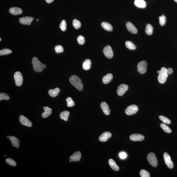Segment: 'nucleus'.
Returning a JSON list of instances; mask_svg holds the SVG:
<instances>
[{
    "label": "nucleus",
    "instance_id": "f257e3e1",
    "mask_svg": "<svg viewBox=\"0 0 177 177\" xmlns=\"http://www.w3.org/2000/svg\"><path fill=\"white\" fill-rule=\"evenodd\" d=\"M69 81L71 84L78 90L82 91L83 89V85L80 79L77 75L71 76Z\"/></svg>",
    "mask_w": 177,
    "mask_h": 177
},
{
    "label": "nucleus",
    "instance_id": "f03ea898",
    "mask_svg": "<svg viewBox=\"0 0 177 177\" xmlns=\"http://www.w3.org/2000/svg\"><path fill=\"white\" fill-rule=\"evenodd\" d=\"M32 63L33 69L35 72H42L46 67V65L45 64L42 63L36 57L33 58L32 60Z\"/></svg>",
    "mask_w": 177,
    "mask_h": 177
},
{
    "label": "nucleus",
    "instance_id": "7ed1b4c3",
    "mask_svg": "<svg viewBox=\"0 0 177 177\" xmlns=\"http://www.w3.org/2000/svg\"><path fill=\"white\" fill-rule=\"evenodd\" d=\"M168 74L167 73V69L163 67L161 68L160 73H159L158 77V80L159 83L161 84L164 83L166 82Z\"/></svg>",
    "mask_w": 177,
    "mask_h": 177
},
{
    "label": "nucleus",
    "instance_id": "20e7f679",
    "mask_svg": "<svg viewBox=\"0 0 177 177\" xmlns=\"http://www.w3.org/2000/svg\"><path fill=\"white\" fill-rule=\"evenodd\" d=\"M147 159L150 164L152 166L156 167L158 165V161L157 157L153 152L149 153L147 156Z\"/></svg>",
    "mask_w": 177,
    "mask_h": 177
},
{
    "label": "nucleus",
    "instance_id": "39448f33",
    "mask_svg": "<svg viewBox=\"0 0 177 177\" xmlns=\"http://www.w3.org/2000/svg\"><path fill=\"white\" fill-rule=\"evenodd\" d=\"M147 63L145 61H142L139 63L137 65L138 72L143 74L146 73L147 70Z\"/></svg>",
    "mask_w": 177,
    "mask_h": 177
},
{
    "label": "nucleus",
    "instance_id": "423d86ee",
    "mask_svg": "<svg viewBox=\"0 0 177 177\" xmlns=\"http://www.w3.org/2000/svg\"><path fill=\"white\" fill-rule=\"evenodd\" d=\"M14 78L16 85L17 86H20L23 84V75L20 72H17L14 73Z\"/></svg>",
    "mask_w": 177,
    "mask_h": 177
},
{
    "label": "nucleus",
    "instance_id": "0eeeda50",
    "mask_svg": "<svg viewBox=\"0 0 177 177\" xmlns=\"http://www.w3.org/2000/svg\"><path fill=\"white\" fill-rule=\"evenodd\" d=\"M138 108L135 105H131L128 106L125 110L127 115H131L136 114L138 110Z\"/></svg>",
    "mask_w": 177,
    "mask_h": 177
},
{
    "label": "nucleus",
    "instance_id": "6e6552de",
    "mask_svg": "<svg viewBox=\"0 0 177 177\" xmlns=\"http://www.w3.org/2000/svg\"><path fill=\"white\" fill-rule=\"evenodd\" d=\"M103 53L105 56L107 58L111 59L113 57L114 54L111 47L110 45H107L103 49Z\"/></svg>",
    "mask_w": 177,
    "mask_h": 177
},
{
    "label": "nucleus",
    "instance_id": "1a4fd4ad",
    "mask_svg": "<svg viewBox=\"0 0 177 177\" xmlns=\"http://www.w3.org/2000/svg\"><path fill=\"white\" fill-rule=\"evenodd\" d=\"M128 89V86L125 84H122L118 87L117 90V93L118 95L122 96Z\"/></svg>",
    "mask_w": 177,
    "mask_h": 177
},
{
    "label": "nucleus",
    "instance_id": "9d476101",
    "mask_svg": "<svg viewBox=\"0 0 177 177\" xmlns=\"http://www.w3.org/2000/svg\"><path fill=\"white\" fill-rule=\"evenodd\" d=\"M163 157L165 162L168 168L170 169L173 168L174 166L170 156L167 152H165L163 154Z\"/></svg>",
    "mask_w": 177,
    "mask_h": 177
},
{
    "label": "nucleus",
    "instance_id": "9b49d317",
    "mask_svg": "<svg viewBox=\"0 0 177 177\" xmlns=\"http://www.w3.org/2000/svg\"><path fill=\"white\" fill-rule=\"evenodd\" d=\"M19 120L22 125L29 127H31L32 126V123L30 120L24 115H21L19 116Z\"/></svg>",
    "mask_w": 177,
    "mask_h": 177
},
{
    "label": "nucleus",
    "instance_id": "f8f14e48",
    "mask_svg": "<svg viewBox=\"0 0 177 177\" xmlns=\"http://www.w3.org/2000/svg\"><path fill=\"white\" fill-rule=\"evenodd\" d=\"M34 18L31 17H22L19 19V22L20 24L25 25H31Z\"/></svg>",
    "mask_w": 177,
    "mask_h": 177
},
{
    "label": "nucleus",
    "instance_id": "ddd939ff",
    "mask_svg": "<svg viewBox=\"0 0 177 177\" xmlns=\"http://www.w3.org/2000/svg\"><path fill=\"white\" fill-rule=\"evenodd\" d=\"M130 140L134 141H141L144 139V136L140 134H135L131 135L130 136Z\"/></svg>",
    "mask_w": 177,
    "mask_h": 177
},
{
    "label": "nucleus",
    "instance_id": "4468645a",
    "mask_svg": "<svg viewBox=\"0 0 177 177\" xmlns=\"http://www.w3.org/2000/svg\"><path fill=\"white\" fill-rule=\"evenodd\" d=\"M112 134L110 132L105 131L99 137V140L100 142H105L107 141L110 137Z\"/></svg>",
    "mask_w": 177,
    "mask_h": 177
},
{
    "label": "nucleus",
    "instance_id": "2eb2a0df",
    "mask_svg": "<svg viewBox=\"0 0 177 177\" xmlns=\"http://www.w3.org/2000/svg\"><path fill=\"white\" fill-rule=\"evenodd\" d=\"M126 26L128 30L130 33L133 34H136L137 33V29L131 22H127L126 24Z\"/></svg>",
    "mask_w": 177,
    "mask_h": 177
},
{
    "label": "nucleus",
    "instance_id": "dca6fc26",
    "mask_svg": "<svg viewBox=\"0 0 177 177\" xmlns=\"http://www.w3.org/2000/svg\"><path fill=\"white\" fill-rule=\"evenodd\" d=\"M82 157V154L80 151L76 152L70 157V159L72 161L77 162L79 161Z\"/></svg>",
    "mask_w": 177,
    "mask_h": 177
},
{
    "label": "nucleus",
    "instance_id": "f3484780",
    "mask_svg": "<svg viewBox=\"0 0 177 177\" xmlns=\"http://www.w3.org/2000/svg\"><path fill=\"white\" fill-rule=\"evenodd\" d=\"M100 107L105 115H109L110 114V108L106 102H102L101 103Z\"/></svg>",
    "mask_w": 177,
    "mask_h": 177
},
{
    "label": "nucleus",
    "instance_id": "a211bd4d",
    "mask_svg": "<svg viewBox=\"0 0 177 177\" xmlns=\"http://www.w3.org/2000/svg\"><path fill=\"white\" fill-rule=\"evenodd\" d=\"M9 12L11 14L13 15L17 16L23 13V10L21 8L18 7H12L10 9Z\"/></svg>",
    "mask_w": 177,
    "mask_h": 177
},
{
    "label": "nucleus",
    "instance_id": "6ab92c4d",
    "mask_svg": "<svg viewBox=\"0 0 177 177\" xmlns=\"http://www.w3.org/2000/svg\"><path fill=\"white\" fill-rule=\"evenodd\" d=\"M44 112L42 114V116L43 118H46L52 114V109L48 107H44Z\"/></svg>",
    "mask_w": 177,
    "mask_h": 177
},
{
    "label": "nucleus",
    "instance_id": "aec40b11",
    "mask_svg": "<svg viewBox=\"0 0 177 177\" xmlns=\"http://www.w3.org/2000/svg\"><path fill=\"white\" fill-rule=\"evenodd\" d=\"M60 92V90L58 88L54 89L49 90L48 91L49 95L53 98H55L57 96Z\"/></svg>",
    "mask_w": 177,
    "mask_h": 177
},
{
    "label": "nucleus",
    "instance_id": "412c9836",
    "mask_svg": "<svg viewBox=\"0 0 177 177\" xmlns=\"http://www.w3.org/2000/svg\"><path fill=\"white\" fill-rule=\"evenodd\" d=\"M9 139L11 143L12 144L13 147L18 148L19 147V141H18L19 139L13 136H10Z\"/></svg>",
    "mask_w": 177,
    "mask_h": 177
},
{
    "label": "nucleus",
    "instance_id": "4be33fe9",
    "mask_svg": "<svg viewBox=\"0 0 177 177\" xmlns=\"http://www.w3.org/2000/svg\"><path fill=\"white\" fill-rule=\"evenodd\" d=\"M135 5L138 8H144L146 6V4L144 0H135L134 2Z\"/></svg>",
    "mask_w": 177,
    "mask_h": 177
},
{
    "label": "nucleus",
    "instance_id": "5701e85b",
    "mask_svg": "<svg viewBox=\"0 0 177 177\" xmlns=\"http://www.w3.org/2000/svg\"><path fill=\"white\" fill-rule=\"evenodd\" d=\"M113 76L111 73H108L104 76L102 78V82L104 84H107L110 83L113 79Z\"/></svg>",
    "mask_w": 177,
    "mask_h": 177
},
{
    "label": "nucleus",
    "instance_id": "b1692460",
    "mask_svg": "<svg viewBox=\"0 0 177 177\" xmlns=\"http://www.w3.org/2000/svg\"><path fill=\"white\" fill-rule=\"evenodd\" d=\"M109 164L112 169L115 171H118L120 169V168L117 165L114 160L110 159L109 160Z\"/></svg>",
    "mask_w": 177,
    "mask_h": 177
},
{
    "label": "nucleus",
    "instance_id": "393cba45",
    "mask_svg": "<svg viewBox=\"0 0 177 177\" xmlns=\"http://www.w3.org/2000/svg\"><path fill=\"white\" fill-rule=\"evenodd\" d=\"M101 26L105 30L111 32L113 30V27L110 23L106 22H103L101 24Z\"/></svg>",
    "mask_w": 177,
    "mask_h": 177
},
{
    "label": "nucleus",
    "instance_id": "a878e982",
    "mask_svg": "<svg viewBox=\"0 0 177 177\" xmlns=\"http://www.w3.org/2000/svg\"><path fill=\"white\" fill-rule=\"evenodd\" d=\"M91 65V61L89 59H87L84 61L82 64L84 70H88L90 68Z\"/></svg>",
    "mask_w": 177,
    "mask_h": 177
},
{
    "label": "nucleus",
    "instance_id": "bb28decb",
    "mask_svg": "<svg viewBox=\"0 0 177 177\" xmlns=\"http://www.w3.org/2000/svg\"><path fill=\"white\" fill-rule=\"evenodd\" d=\"M69 114V112L65 110L61 113L60 114V117L62 120H64L65 121H67L68 120Z\"/></svg>",
    "mask_w": 177,
    "mask_h": 177
},
{
    "label": "nucleus",
    "instance_id": "cd10ccee",
    "mask_svg": "<svg viewBox=\"0 0 177 177\" xmlns=\"http://www.w3.org/2000/svg\"><path fill=\"white\" fill-rule=\"evenodd\" d=\"M145 32L148 35H152L153 33V28L151 24H149L147 25L146 26Z\"/></svg>",
    "mask_w": 177,
    "mask_h": 177
},
{
    "label": "nucleus",
    "instance_id": "c85d7f7f",
    "mask_svg": "<svg viewBox=\"0 0 177 177\" xmlns=\"http://www.w3.org/2000/svg\"><path fill=\"white\" fill-rule=\"evenodd\" d=\"M125 46L128 49L130 50H135L136 49V46L131 42L127 41L125 42Z\"/></svg>",
    "mask_w": 177,
    "mask_h": 177
},
{
    "label": "nucleus",
    "instance_id": "c756f323",
    "mask_svg": "<svg viewBox=\"0 0 177 177\" xmlns=\"http://www.w3.org/2000/svg\"><path fill=\"white\" fill-rule=\"evenodd\" d=\"M160 127L165 132L168 134H170L172 132V130L169 127V126L164 123H161L160 125Z\"/></svg>",
    "mask_w": 177,
    "mask_h": 177
},
{
    "label": "nucleus",
    "instance_id": "7c9ffc66",
    "mask_svg": "<svg viewBox=\"0 0 177 177\" xmlns=\"http://www.w3.org/2000/svg\"><path fill=\"white\" fill-rule=\"evenodd\" d=\"M12 52L11 50L9 49H4L1 50L0 51V56H5L9 54H11Z\"/></svg>",
    "mask_w": 177,
    "mask_h": 177
},
{
    "label": "nucleus",
    "instance_id": "2f4dec72",
    "mask_svg": "<svg viewBox=\"0 0 177 177\" xmlns=\"http://www.w3.org/2000/svg\"><path fill=\"white\" fill-rule=\"evenodd\" d=\"M72 24L75 29H78L81 27V23L80 21L77 19L73 20L72 22Z\"/></svg>",
    "mask_w": 177,
    "mask_h": 177
},
{
    "label": "nucleus",
    "instance_id": "473e14b6",
    "mask_svg": "<svg viewBox=\"0 0 177 177\" xmlns=\"http://www.w3.org/2000/svg\"><path fill=\"white\" fill-rule=\"evenodd\" d=\"M140 175L141 177H150V173L144 169H142L140 172Z\"/></svg>",
    "mask_w": 177,
    "mask_h": 177
},
{
    "label": "nucleus",
    "instance_id": "72a5a7b5",
    "mask_svg": "<svg viewBox=\"0 0 177 177\" xmlns=\"http://www.w3.org/2000/svg\"><path fill=\"white\" fill-rule=\"evenodd\" d=\"M66 101L67 102V106L69 107H73L75 105L74 102L70 97H68L66 98Z\"/></svg>",
    "mask_w": 177,
    "mask_h": 177
},
{
    "label": "nucleus",
    "instance_id": "f704fd0d",
    "mask_svg": "<svg viewBox=\"0 0 177 177\" xmlns=\"http://www.w3.org/2000/svg\"><path fill=\"white\" fill-rule=\"evenodd\" d=\"M159 118L160 120L163 122L164 123L168 124H169L171 123V122L170 120L168 119V118L162 116V115L159 116Z\"/></svg>",
    "mask_w": 177,
    "mask_h": 177
},
{
    "label": "nucleus",
    "instance_id": "c9c22d12",
    "mask_svg": "<svg viewBox=\"0 0 177 177\" xmlns=\"http://www.w3.org/2000/svg\"><path fill=\"white\" fill-rule=\"evenodd\" d=\"M7 163L12 166H15L17 165L16 162L13 159L10 158H8L6 160Z\"/></svg>",
    "mask_w": 177,
    "mask_h": 177
},
{
    "label": "nucleus",
    "instance_id": "e433bc0d",
    "mask_svg": "<svg viewBox=\"0 0 177 177\" xmlns=\"http://www.w3.org/2000/svg\"><path fill=\"white\" fill-rule=\"evenodd\" d=\"M60 27L62 31H65L66 28H67V24H66V21L65 20H63L61 21V24H60Z\"/></svg>",
    "mask_w": 177,
    "mask_h": 177
},
{
    "label": "nucleus",
    "instance_id": "4c0bfd02",
    "mask_svg": "<svg viewBox=\"0 0 177 177\" xmlns=\"http://www.w3.org/2000/svg\"><path fill=\"white\" fill-rule=\"evenodd\" d=\"M9 99L10 97L6 93H0V100H9Z\"/></svg>",
    "mask_w": 177,
    "mask_h": 177
},
{
    "label": "nucleus",
    "instance_id": "58836bf2",
    "mask_svg": "<svg viewBox=\"0 0 177 177\" xmlns=\"http://www.w3.org/2000/svg\"><path fill=\"white\" fill-rule=\"evenodd\" d=\"M159 24L161 26H163L165 24L166 21V17L164 15H162L161 16L159 17Z\"/></svg>",
    "mask_w": 177,
    "mask_h": 177
},
{
    "label": "nucleus",
    "instance_id": "ea45409f",
    "mask_svg": "<svg viewBox=\"0 0 177 177\" xmlns=\"http://www.w3.org/2000/svg\"><path fill=\"white\" fill-rule=\"evenodd\" d=\"M55 51L57 53H60L63 51V48L61 45H57L55 47Z\"/></svg>",
    "mask_w": 177,
    "mask_h": 177
},
{
    "label": "nucleus",
    "instance_id": "a19ab883",
    "mask_svg": "<svg viewBox=\"0 0 177 177\" xmlns=\"http://www.w3.org/2000/svg\"><path fill=\"white\" fill-rule=\"evenodd\" d=\"M77 41L78 44L81 45H83L85 42V39L84 38L82 35H79L77 38Z\"/></svg>",
    "mask_w": 177,
    "mask_h": 177
},
{
    "label": "nucleus",
    "instance_id": "79ce46f5",
    "mask_svg": "<svg viewBox=\"0 0 177 177\" xmlns=\"http://www.w3.org/2000/svg\"><path fill=\"white\" fill-rule=\"evenodd\" d=\"M120 157L122 159H124L127 157V154L125 152H122L120 153Z\"/></svg>",
    "mask_w": 177,
    "mask_h": 177
},
{
    "label": "nucleus",
    "instance_id": "37998d69",
    "mask_svg": "<svg viewBox=\"0 0 177 177\" xmlns=\"http://www.w3.org/2000/svg\"><path fill=\"white\" fill-rule=\"evenodd\" d=\"M173 72V70L172 68H169L167 69V73L168 74H171Z\"/></svg>",
    "mask_w": 177,
    "mask_h": 177
},
{
    "label": "nucleus",
    "instance_id": "c03bdc74",
    "mask_svg": "<svg viewBox=\"0 0 177 177\" xmlns=\"http://www.w3.org/2000/svg\"><path fill=\"white\" fill-rule=\"evenodd\" d=\"M54 0H45L48 3H51L53 2Z\"/></svg>",
    "mask_w": 177,
    "mask_h": 177
},
{
    "label": "nucleus",
    "instance_id": "a18cd8bd",
    "mask_svg": "<svg viewBox=\"0 0 177 177\" xmlns=\"http://www.w3.org/2000/svg\"><path fill=\"white\" fill-rule=\"evenodd\" d=\"M160 71H157V73H158L159 74L160 73Z\"/></svg>",
    "mask_w": 177,
    "mask_h": 177
},
{
    "label": "nucleus",
    "instance_id": "49530a36",
    "mask_svg": "<svg viewBox=\"0 0 177 177\" xmlns=\"http://www.w3.org/2000/svg\"><path fill=\"white\" fill-rule=\"evenodd\" d=\"M10 137V136H7V138H9V139Z\"/></svg>",
    "mask_w": 177,
    "mask_h": 177
},
{
    "label": "nucleus",
    "instance_id": "de8ad7c7",
    "mask_svg": "<svg viewBox=\"0 0 177 177\" xmlns=\"http://www.w3.org/2000/svg\"><path fill=\"white\" fill-rule=\"evenodd\" d=\"M174 1H175V2H176V3H177V0H174Z\"/></svg>",
    "mask_w": 177,
    "mask_h": 177
},
{
    "label": "nucleus",
    "instance_id": "09e8293b",
    "mask_svg": "<svg viewBox=\"0 0 177 177\" xmlns=\"http://www.w3.org/2000/svg\"><path fill=\"white\" fill-rule=\"evenodd\" d=\"M39 21V19H37L36 20V21Z\"/></svg>",
    "mask_w": 177,
    "mask_h": 177
},
{
    "label": "nucleus",
    "instance_id": "8fccbe9b",
    "mask_svg": "<svg viewBox=\"0 0 177 177\" xmlns=\"http://www.w3.org/2000/svg\"><path fill=\"white\" fill-rule=\"evenodd\" d=\"M1 40H2V39H1H1H0V41H1Z\"/></svg>",
    "mask_w": 177,
    "mask_h": 177
},
{
    "label": "nucleus",
    "instance_id": "3c124183",
    "mask_svg": "<svg viewBox=\"0 0 177 177\" xmlns=\"http://www.w3.org/2000/svg\"><path fill=\"white\" fill-rule=\"evenodd\" d=\"M4 157H6V156H5V155L4 156Z\"/></svg>",
    "mask_w": 177,
    "mask_h": 177
}]
</instances>
